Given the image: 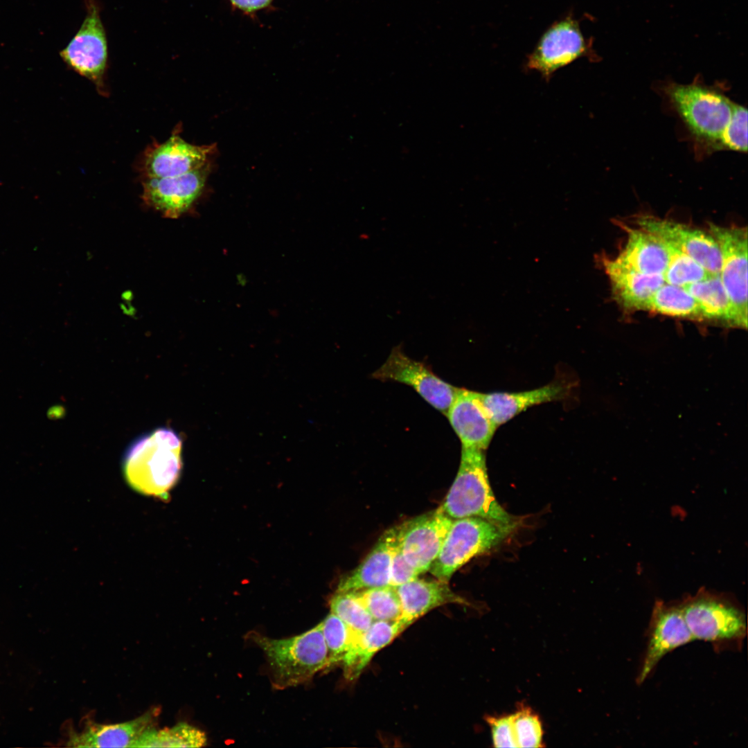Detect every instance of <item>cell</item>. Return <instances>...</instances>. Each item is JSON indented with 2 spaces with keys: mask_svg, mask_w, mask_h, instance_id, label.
Wrapping results in <instances>:
<instances>
[{
  "mask_svg": "<svg viewBox=\"0 0 748 748\" xmlns=\"http://www.w3.org/2000/svg\"><path fill=\"white\" fill-rule=\"evenodd\" d=\"M182 445L181 436L168 427L135 438L122 461L128 485L140 494L166 499L181 473Z\"/></svg>",
  "mask_w": 748,
  "mask_h": 748,
  "instance_id": "obj_1",
  "label": "cell"
},
{
  "mask_svg": "<svg viewBox=\"0 0 748 748\" xmlns=\"http://www.w3.org/2000/svg\"><path fill=\"white\" fill-rule=\"evenodd\" d=\"M439 507L453 520L476 517L513 531L519 523L496 499L483 449L462 447L457 474Z\"/></svg>",
  "mask_w": 748,
  "mask_h": 748,
  "instance_id": "obj_2",
  "label": "cell"
},
{
  "mask_svg": "<svg viewBox=\"0 0 748 748\" xmlns=\"http://www.w3.org/2000/svg\"><path fill=\"white\" fill-rule=\"evenodd\" d=\"M249 638L266 656L271 684L276 689L283 690L303 684L329 666L321 622L290 638L272 639L257 632H249Z\"/></svg>",
  "mask_w": 748,
  "mask_h": 748,
  "instance_id": "obj_3",
  "label": "cell"
},
{
  "mask_svg": "<svg viewBox=\"0 0 748 748\" xmlns=\"http://www.w3.org/2000/svg\"><path fill=\"white\" fill-rule=\"evenodd\" d=\"M665 91L697 143L720 149V139L730 121L735 103L700 83H670Z\"/></svg>",
  "mask_w": 748,
  "mask_h": 748,
  "instance_id": "obj_4",
  "label": "cell"
},
{
  "mask_svg": "<svg viewBox=\"0 0 748 748\" xmlns=\"http://www.w3.org/2000/svg\"><path fill=\"white\" fill-rule=\"evenodd\" d=\"M679 605L694 640L720 649L741 648L747 633L746 614L731 600L702 590Z\"/></svg>",
  "mask_w": 748,
  "mask_h": 748,
  "instance_id": "obj_5",
  "label": "cell"
},
{
  "mask_svg": "<svg viewBox=\"0 0 748 748\" xmlns=\"http://www.w3.org/2000/svg\"><path fill=\"white\" fill-rule=\"evenodd\" d=\"M512 532L479 517L454 519L429 571L436 579L448 582L458 569L499 545Z\"/></svg>",
  "mask_w": 748,
  "mask_h": 748,
  "instance_id": "obj_6",
  "label": "cell"
},
{
  "mask_svg": "<svg viewBox=\"0 0 748 748\" xmlns=\"http://www.w3.org/2000/svg\"><path fill=\"white\" fill-rule=\"evenodd\" d=\"M586 57L595 60L591 39H587L579 21L569 13L553 22L527 55L526 68L539 72L549 81L558 69Z\"/></svg>",
  "mask_w": 748,
  "mask_h": 748,
  "instance_id": "obj_7",
  "label": "cell"
},
{
  "mask_svg": "<svg viewBox=\"0 0 748 748\" xmlns=\"http://www.w3.org/2000/svg\"><path fill=\"white\" fill-rule=\"evenodd\" d=\"M84 5L85 18L60 55L68 66L91 81L99 92L105 94L104 78L108 61L106 32L98 3L96 0H84Z\"/></svg>",
  "mask_w": 748,
  "mask_h": 748,
  "instance_id": "obj_8",
  "label": "cell"
},
{
  "mask_svg": "<svg viewBox=\"0 0 748 748\" xmlns=\"http://www.w3.org/2000/svg\"><path fill=\"white\" fill-rule=\"evenodd\" d=\"M710 234L721 252L720 278L731 304V323L747 324V231L711 224Z\"/></svg>",
  "mask_w": 748,
  "mask_h": 748,
  "instance_id": "obj_9",
  "label": "cell"
},
{
  "mask_svg": "<svg viewBox=\"0 0 748 748\" xmlns=\"http://www.w3.org/2000/svg\"><path fill=\"white\" fill-rule=\"evenodd\" d=\"M372 377L409 385L445 416L459 389L441 380L424 363L407 357L400 346L392 349L386 361L372 374Z\"/></svg>",
  "mask_w": 748,
  "mask_h": 748,
  "instance_id": "obj_10",
  "label": "cell"
},
{
  "mask_svg": "<svg viewBox=\"0 0 748 748\" xmlns=\"http://www.w3.org/2000/svg\"><path fill=\"white\" fill-rule=\"evenodd\" d=\"M210 161L185 174L168 177H145L141 198L145 205L168 218L187 212L200 196L211 172Z\"/></svg>",
  "mask_w": 748,
  "mask_h": 748,
  "instance_id": "obj_11",
  "label": "cell"
},
{
  "mask_svg": "<svg viewBox=\"0 0 748 748\" xmlns=\"http://www.w3.org/2000/svg\"><path fill=\"white\" fill-rule=\"evenodd\" d=\"M452 521L438 507L398 526V546L407 563L419 575L429 571Z\"/></svg>",
  "mask_w": 748,
  "mask_h": 748,
  "instance_id": "obj_12",
  "label": "cell"
},
{
  "mask_svg": "<svg viewBox=\"0 0 748 748\" xmlns=\"http://www.w3.org/2000/svg\"><path fill=\"white\" fill-rule=\"evenodd\" d=\"M635 222L639 229L689 256L709 273L720 274V249L710 233L651 215L638 216Z\"/></svg>",
  "mask_w": 748,
  "mask_h": 748,
  "instance_id": "obj_13",
  "label": "cell"
},
{
  "mask_svg": "<svg viewBox=\"0 0 748 748\" xmlns=\"http://www.w3.org/2000/svg\"><path fill=\"white\" fill-rule=\"evenodd\" d=\"M648 642L636 683L643 684L668 652L694 640L677 605L657 600L648 628Z\"/></svg>",
  "mask_w": 748,
  "mask_h": 748,
  "instance_id": "obj_14",
  "label": "cell"
},
{
  "mask_svg": "<svg viewBox=\"0 0 748 748\" xmlns=\"http://www.w3.org/2000/svg\"><path fill=\"white\" fill-rule=\"evenodd\" d=\"M215 151V144L193 145L175 133L165 142L154 143L145 150L142 170L145 177L181 175L210 161Z\"/></svg>",
  "mask_w": 748,
  "mask_h": 748,
  "instance_id": "obj_15",
  "label": "cell"
},
{
  "mask_svg": "<svg viewBox=\"0 0 748 748\" xmlns=\"http://www.w3.org/2000/svg\"><path fill=\"white\" fill-rule=\"evenodd\" d=\"M446 416L462 447L485 450L497 428L486 410L481 393L458 389Z\"/></svg>",
  "mask_w": 748,
  "mask_h": 748,
  "instance_id": "obj_16",
  "label": "cell"
},
{
  "mask_svg": "<svg viewBox=\"0 0 748 748\" xmlns=\"http://www.w3.org/2000/svg\"><path fill=\"white\" fill-rule=\"evenodd\" d=\"M570 388L569 384L558 380L522 392L481 393V400L489 416L498 427L531 407L564 399Z\"/></svg>",
  "mask_w": 748,
  "mask_h": 748,
  "instance_id": "obj_17",
  "label": "cell"
},
{
  "mask_svg": "<svg viewBox=\"0 0 748 748\" xmlns=\"http://www.w3.org/2000/svg\"><path fill=\"white\" fill-rule=\"evenodd\" d=\"M397 533L398 526L386 531L364 560L341 579L337 591H356L389 585L390 565Z\"/></svg>",
  "mask_w": 748,
  "mask_h": 748,
  "instance_id": "obj_18",
  "label": "cell"
},
{
  "mask_svg": "<svg viewBox=\"0 0 748 748\" xmlns=\"http://www.w3.org/2000/svg\"><path fill=\"white\" fill-rule=\"evenodd\" d=\"M603 262L615 299L628 310H646L653 294L666 283L664 275L641 273L616 259Z\"/></svg>",
  "mask_w": 748,
  "mask_h": 748,
  "instance_id": "obj_19",
  "label": "cell"
},
{
  "mask_svg": "<svg viewBox=\"0 0 748 748\" xmlns=\"http://www.w3.org/2000/svg\"><path fill=\"white\" fill-rule=\"evenodd\" d=\"M395 589L402 606L400 620L408 626L441 605L449 603L470 605L468 601L450 589L447 582L438 579L426 580L417 578L396 586Z\"/></svg>",
  "mask_w": 748,
  "mask_h": 748,
  "instance_id": "obj_20",
  "label": "cell"
},
{
  "mask_svg": "<svg viewBox=\"0 0 748 748\" xmlns=\"http://www.w3.org/2000/svg\"><path fill=\"white\" fill-rule=\"evenodd\" d=\"M156 711L157 709L148 711L122 723L89 724L82 732L72 735L69 743L78 747H132L140 735L152 726L157 715Z\"/></svg>",
  "mask_w": 748,
  "mask_h": 748,
  "instance_id": "obj_21",
  "label": "cell"
},
{
  "mask_svg": "<svg viewBox=\"0 0 748 748\" xmlns=\"http://www.w3.org/2000/svg\"><path fill=\"white\" fill-rule=\"evenodd\" d=\"M409 627L402 621H375L363 633L357 636L352 648L341 663L345 677L349 680L357 678L373 656L389 644Z\"/></svg>",
  "mask_w": 748,
  "mask_h": 748,
  "instance_id": "obj_22",
  "label": "cell"
},
{
  "mask_svg": "<svg viewBox=\"0 0 748 748\" xmlns=\"http://www.w3.org/2000/svg\"><path fill=\"white\" fill-rule=\"evenodd\" d=\"M625 229L627 242L615 259L641 273L664 275L668 263L664 243L641 229L626 227Z\"/></svg>",
  "mask_w": 748,
  "mask_h": 748,
  "instance_id": "obj_23",
  "label": "cell"
},
{
  "mask_svg": "<svg viewBox=\"0 0 748 748\" xmlns=\"http://www.w3.org/2000/svg\"><path fill=\"white\" fill-rule=\"evenodd\" d=\"M683 287L697 301L702 317L731 321V304L720 274Z\"/></svg>",
  "mask_w": 748,
  "mask_h": 748,
  "instance_id": "obj_24",
  "label": "cell"
},
{
  "mask_svg": "<svg viewBox=\"0 0 748 748\" xmlns=\"http://www.w3.org/2000/svg\"><path fill=\"white\" fill-rule=\"evenodd\" d=\"M206 742L205 733L186 722H179L170 728H147L134 742L132 747H201Z\"/></svg>",
  "mask_w": 748,
  "mask_h": 748,
  "instance_id": "obj_25",
  "label": "cell"
},
{
  "mask_svg": "<svg viewBox=\"0 0 748 748\" xmlns=\"http://www.w3.org/2000/svg\"><path fill=\"white\" fill-rule=\"evenodd\" d=\"M646 310L675 317L702 316L700 305L683 287L665 283L652 296Z\"/></svg>",
  "mask_w": 748,
  "mask_h": 748,
  "instance_id": "obj_26",
  "label": "cell"
},
{
  "mask_svg": "<svg viewBox=\"0 0 748 748\" xmlns=\"http://www.w3.org/2000/svg\"><path fill=\"white\" fill-rule=\"evenodd\" d=\"M375 621H395L402 616L395 587L386 585L352 591Z\"/></svg>",
  "mask_w": 748,
  "mask_h": 748,
  "instance_id": "obj_27",
  "label": "cell"
},
{
  "mask_svg": "<svg viewBox=\"0 0 748 748\" xmlns=\"http://www.w3.org/2000/svg\"><path fill=\"white\" fill-rule=\"evenodd\" d=\"M664 243L668 253V267L664 274L666 283L684 287L712 275L689 256Z\"/></svg>",
  "mask_w": 748,
  "mask_h": 748,
  "instance_id": "obj_28",
  "label": "cell"
},
{
  "mask_svg": "<svg viewBox=\"0 0 748 748\" xmlns=\"http://www.w3.org/2000/svg\"><path fill=\"white\" fill-rule=\"evenodd\" d=\"M321 625L328 649L329 666L341 663L359 634H357L332 612L321 621Z\"/></svg>",
  "mask_w": 748,
  "mask_h": 748,
  "instance_id": "obj_29",
  "label": "cell"
},
{
  "mask_svg": "<svg viewBox=\"0 0 748 748\" xmlns=\"http://www.w3.org/2000/svg\"><path fill=\"white\" fill-rule=\"evenodd\" d=\"M330 607L331 612L341 618L357 634L364 632L374 621L352 591H336L330 598Z\"/></svg>",
  "mask_w": 748,
  "mask_h": 748,
  "instance_id": "obj_30",
  "label": "cell"
},
{
  "mask_svg": "<svg viewBox=\"0 0 748 748\" xmlns=\"http://www.w3.org/2000/svg\"><path fill=\"white\" fill-rule=\"evenodd\" d=\"M513 725L518 747H543V729L537 715L527 707L513 713Z\"/></svg>",
  "mask_w": 748,
  "mask_h": 748,
  "instance_id": "obj_31",
  "label": "cell"
},
{
  "mask_svg": "<svg viewBox=\"0 0 748 748\" xmlns=\"http://www.w3.org/2000/svg\"><path fill=\"white\" fill-rule=\"evenodd\" d=\"M720 149L740 152L747 151V109L734 104L731 117L720 142Z\"/></svg>",
  "mask_w": 748,
  "mask_h": 748,
  "instance_id": "obj_32",
  "label": "cell"
},
{
  "mask_svg": "<svg viewBox=\"0 0 748 748\" xmlns=\"http://www.w3.org/2000/svg\"><path fill=\"white\" fill-rule=\"evenodd\" d=\"M487 722L490 727L495 747H518L513 725V713L499 717L488 716Z\"/></svg>",
  "mask_w": 748,
  "mask_h": 748,
  "instance_id": "obj_33",
  "label": "cell"
},
{
  "mask_svg": "<svg viewBox=\"0 0 748 748\" xmlns=\"http://www.w3.org/2000/svg\"><path fill=\"white\" fill-rule=\"evenodd\" d=\"M418 573L404 559L396 541L390 565L389 585L396 587L418 578Z\"/></svg>",
  "mask_w": 748,
  "mask_h": 748,
  "instance_id": "obj_34",
  "label": "cell"
},
{
  "mask_svg": "<svg viewBox=\"0 0 748 748\" xmlns=\"http://www.w3.org/2000/svg\"><path fill=\"white\" fill-rule=\"evenodd\" d=\"M234 10L246 15L254 17L260 10L269 7L273 0H229Z\"/></svg>",
  "mask_w": 748,
  "mask_h": 748,
  "instance_id": "obj_35",
  "label": "cell"
}]
</instances>
